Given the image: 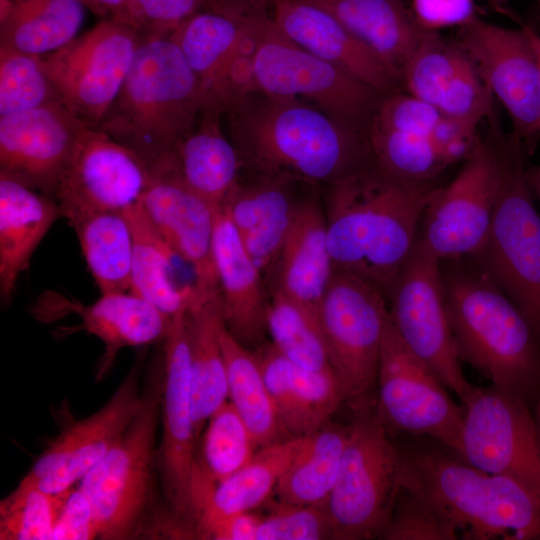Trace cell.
<instances>
[{
	"label": "cell",
	"mask_w": 540,
	"mask_h": 540,
	"mask_svg": "<svg viewBox=\"0 0 540 540\" xmlns=\"http://www.w3.org/2000/svg\"><path fill=\"white\" fill-rule=\"evenodd\" d=\"M223 115L247 172L327 187L373 161L367 131L306 100L252 89Z\"/></svg>",
	"instance_id": "cell-1"
},
{
	"label": "cell",
	"mask_w": 540,
	"mask_h": 540,
	"mask_svg": "<svg viewBox=\"0 0 540 540\" xmlns=\"http://www.w3.org/2000/svg\"><path fill=\"white\" fill-rule=\"evenodd\" d=\"M326 188L323 208L333 268L369 281L387 298L437 187L394 177L372 161Z\"/></svg>",
	"instance_id": "cell-2"
},
{
	"label": "cell",
	"mask_w": 540,
	"mask_h": 540,
	"mask_svg": "<svg viewBox=\"0 0 540 540\" xmlns=\"http://www.w3.org/2000/svg\"><path fill=\"white\" fill-rule=\"evenodd\" d=\"M460 361L495 388L529 402L540 392V340L510 298L469 259L441 261Z\"/></svg>",
	"instance_id": "cell-3"
},
{
	"label": "cell",
	"mask_w": 540,
	"mask_h": 540,
	"mask_svg": "<svg viewBox=\"0 0 540 540\" xmlns=\"http://www.w3.org/2000/svg\"><path fill=\"white\" fill-rule=\"evenodd\" d=\"M211 106L219 105L204 92L171 38L148 37L141 39L127 77L96 129L150 168L174 150Z\"/></svg>",
	"instance_id": "cell-4"
},
{
	"label": "cell",
	"mask_w": 540,
	"mask_h": 540,
	"mask_svg": "<svg viewBox=\"0 0 540 540\" xmlns=\"http://www.w3.org/2000/svg\"><path fill=\"white\" fill-rule=\"evenodd\" d=\"M400 452L401 485L426 498L461 538L540 540V498L523 484L433 445Z\"/></svg>",
	"instance_id": "cell-5"
},
{
	"label": "cell",
	"mask_w": 540,
	"mask_h": 540,
	"mask_svg": "<svg viewBox=\"0 0 540 540\" xmlns=\"http://www.w3.org/2000/svg\"><path fill=\"white\" fill-rule=\"evenodd\" d=\"M164 384L162 346L145 368L142 405L119 442L79 482L99 526V539L140 538L159 506L154 496L156 434Z\"/></svg>",
	"instance_id": "cell-6"
},
{
	"label": "cell",
	"mask_w": 540,
	"mask_h": 540,
	"mask_svg": "<svg viewBox=\"0 0 540 540\" xmlns=\"http://www.w3.org/2000/svg\"><path fill=\"white\" fill-rule=\"evenodd\" d=\"M491 121L501 164L488 237L469 259L517 306L540 340V214L526 179L524 143Z\"/></svg>",
	"instance_id": "cell-7"
},
{
	"label": "cell",
	"mask_w": 540,
	"mask_h": 540,
	"mask_svg": "<svg viewBox=\"0 0 540 540\" xmlns=\"http://www.w3.org/2000/svg\"><path fill=\"white\" fill-rule=\"evenodd\" d=\"M356 409L336 483L324 503L332 539L380 537L401 489V452L376 411Z\"/></svg>",
	"instance_id": "cell-8"
},
{
	"label": "cell",
	"mask_w": 540,
	"mask_h": 540,
	"mask_svg": "<svg viewBox=\"0 0 540 540\" xmlns=\"http://www.w3.org/2000/svg\"><path fill=\"white\" fill-rule=\"evenodd\" d=\"M252 73L259 90L306 100L367 132L386 96L292 41L266 11L254 34Z\"/></svg>",
	"instance_id": "cell-9"
},
{
	"label": "cell",
	"mask_w": 540,
	"mask_h": 540,
	"mask_svg": "<svg viewBox=\"0 0 540 540\" xmlns=\"http://www.w3.org/2000/svg\"><path fill=\"white\" fill-rule=\"evenodd\" d=\"M385 294L369 281L333 268L318 318L329 363L346 401L370 405L389 309Z\"/></svg>",
	"instance_id": "cell-10"
},
{
	"label": "cell",
	"mask_w": 540,
	"mask_h": 540,
	"mask_svg": "<svg viewBox=\"0 0 540 540\" xmlns=\"http://www.w3.org/2000/svg\"><path fill=\"white\" fill-rule=\"evenodd\" d=\"M376 413L387 430L432 438L459 454L464 406L387 322L377 373Z\"/></svg>",
	"instance_id": "cell-11"
},
{
	"label": "cell",
	"mask_w": 540,
	"mask_h": 540,
	"mask_svg": "<svg viewBox=\"0 0 540 540\" xmlns=\"http://www.w3.org/2000/svg\"><path fill=\"white\" fill-rule=\"evenodd\" d=\"M140 42L133 28L107 18L41 59L61 104L96 129L117 97Z\"/></svg>",
	"instance_id": "cell-12"
},
{
	"label": "cell",
	"mask_w": 540,
	"mask_h": 540,
	"mask_svg": "<svg viewBox=\"0 0 540 540\" xmlns=\"http://www.w3.org/2000/svg\"><path fill=\"white\" fill-rule=\"evenodd\" d=\"M387 299L391 322L408 348L464 402L474 386L461 368L445 305L441 261L419 233Z\"/></svg>",
	"instance_id": "cell-13"
},
{
	"label": "cell",
	"mask_w": 540,
	"mask_h": 540,
	"mask_svg": "<svg viewBox=\"0 0 540 540\" xmlns=\"http://www.w3.org/2000/svg\"><path fill=\"white\" fill-rule=\"evenodd\" d=\"M500 177L499 151L490 128L456 177L436 188L424 211L419 236L440 261L471 258L481 250L490 231Z\"/></svg>",
	"instance_id": "cell-14"
},
{
	"label": "cell",
	"mask_w": 540,
	"mask_h": 540,
	"mask_svg": "<svg viewBox=\"0 0 540 540\" xmlns=\"http://www.w3.org/2000/svg\"><path fill=\"white\" fill-rule=\"evenodd\" d=\"M462 404L458 456L523 484L540 498V440L528 403L491 385L474 387Z\"/></svg>",
	"instance_id": "cell-15"
},
{
	"label": "cell",
	"mask_w": 540,
	"mask_h": 540,
	"mask_svg": "<svg viewBox=\"0 0 540 540\" xmlns=\"http://www.w3.org/2000/svg\"><path fill=\"white\" fill-rule=\"evenodd\" d=\"M144 362L141 352L105 404L92 415L68 423L20 483L56 494L80 482L119 442L139 411Z\"/></svg>",
	"instance_id": "cell-16"
},
{
	"label": "cell",
	"mask_w": 540,
	"mask_h": 540,
	"mask_svg": "<svg viewBox=\"0 0 540 540\" xmlns=\"http://www.w3.org/2000/svg\"><path fill=\"white\" fill-rule=\"evenodd\" d=\"M186 317L187 310L172 316L169 332L162 342V436L156 451V470L165 503L196 539L190 486L198 441L193 415Z\"/></svg>",
	"instance_id": "cell-17"
},
{
	"label": "cell",
	"mask_w": 540,
	"mask_h": 540,
	"mask_svg": "<svg viewBox=\"0 0 540 540\" xmlns=\"http://www.w3.org/2000/svg\"><path fill=\"white\" fill-rule=\"evenodd\" d=\"M149 176V167L135 152L86 127L54 199L68 224L97 212L124 211L140 202Z\"/></svg>",
	"instance_id": "cell-18"
},
{
	"label": "cell",
	"mask_w": 540,
	"mask_h": 540,
	"mask_svg": "<svg viewBox=\"0 0 540 540\" xmlns=\"http://www.w3.org/2000/svg\"><path fill=\"white\" fill-rule=\"evenodd\" d=\"M460 28L459 42L511 117L513 135L529 152L540 135V62L524 28H505L477 15Z\"/></svg>",
	"instance_id": "cell-19"
},
{
	"label": "cell",
	"mask_w": 540,
	"mask_h": 540,
	"mask_svg": "<svg viewBox=\"0 0 540 540\" xmlns=\"http://www.w3.org/2000/svg\"><path fill=\"white\" fill-rule=\"evenodd\" d=\"M262 12L199 10L169 36L204 92L224 111L236 97L256 88L252 53Z\"/></svg>",
	"instance_id": "cell-20"
},
{
	"label": "cell",
	"mask_w": 540,
	"mask_h": 540,
	"mask_svg": "<svg viewBox=\"0 0 540 540\" xmlns=\"http://www.w3.org/2000/svg\"><path fill=\"white\" fill-rule=\"evenodd\" d=\"M149 170L140 204L157 233L190 266L203 302L220 293L213 257L216 211L184 182L173 152Z\"/></svg>",
	"instance_id": "cell-21"
},
{
	"label": "cell",
	"mask_w": 540,
	"mask_h": 540,
	"mask_svg": "<svg viewBox=\"0 0 540 540\" xmlns=\"http://www.w3.org/2000/svg\"><path fill=\"white\" fill-rule=\"evenodd\" d=\"M86 127L61 103L0 116V174L54 198Z\"/></svg>",
	"instance_id": "cell-22"
},
{
	"label": "cell",
	"mask_w": 540,
	"mask_h": 540,
	"mask_svg": "<svg viewBox=\"0 0 540 540\" xmlns=\"http://www.w3.org/2000/svg\"><path fill=\"white\" fill-rule=\"evenodd\" d=\"M409 94L435 106L443 116L474 126L493 112V93L479 66L457 41L428 31L401 73Z\"/></svg>",
	"instance_id": "cell-23"
},
{
	"label": "cell",
	"mask_w": 540,
	"mask_h": 540,
	"mask_svg": "<svg viewBox=\"0 0 540 540\" xmlns=\"http://www.w3.org/2000/svg\"><path fill=\"white\" fill-rule=\"evenodd\" d=\"M270 17L292 41L385 95L402 91L401 78L333 15L305 0H271Z\"/></svg>",
	"instance_id": "cell-24"
},
{
	"label": "cell",
	"mask_w": 540,
	"mask_h": 540,
	"mask_svg": "<svg viewBox=\"0 0 540 540\" xmlns=\"http://www.w3.org/2000/svg\"><path fill=\"white\" fill-rule=\"evenodd\" d=\"M302 184L306 183L243 170L222 208L264 280L274 265L304 197L296 191Z\"/></svg>",
	"instance_id": "cell-25"
},
{
	"label": "cell",
	"mask_w": 540,
	"mask_h": 540,
	"mask_svg": "<svg viewBox=\"0 0 540 540\" xmlns=\"http://www.w3.org/2000/svg\"><path fill=\"white\" fill-rule=\"evenodd\" d=\"M332 272L323 205L306 195L265 280L269 295L281 293L318 315Z\"/></svg>",
	"instance_id": "cell-26"
},
{
	"label": "cell",
	"mask_w": 540,
	"mask_h": 540,
	"mask_svg": "<svg viewBox=\"0 0 540 540\" xmlns=\"http://www.w3.org/2000/svg\"><path fill=\"white\" fill-rule=\"evenodd\" d=\"M282 431L290 437L318 429L346 401L332 369L310 371L284 357L272 343L254 351Z\"/></svg>",
	"instance_id": "cell-27"
},
{
	"label": "cell",
	"mask_w": 540,
	"mask_h": 540,
	"mask_svg": "<svg viewBox=\"0 0 540 540\" xmlns=\"http://www.w3.org/2000/svg\"><path fill=\"white\" fill-rule=\"evenodd\" d=\"M213 257L226 328L242 344L258 342L267 330L270 295L223 209L216 212Z\"/></svg>",
	"instance_id": "cell-28"
},
{
	"label": "cell",
	"mask_w": 540,
	"mask_h": 540,
	"mask_svg": "<svg viewBox=\"0 0 540 540\" xmlns=\"http://www.w3.org/2000/svg\"><path fill=\"white\" fill-rule=\"evenodd\" d=\"M60 302L80 318L73 331H86L104 344L95 381L106 377L122 349L163 342L172 322L171 316L131 292L102 294L89 305L65 298Z\"/></svg>",
	"instance_id": "cell-29"
},
{
	"label": "cell",
	"mask_w": 540,
	"mask_h": 540,
	"mask_svg": "<svg viewBox=\"0 0 540 540\" xmlns=\"http://www.w3.org/2000/svg\"><path fill=\"white\" fill-rule=\"evenodd\" d=\"M62 213L51 196L0 174V297L11 302L19 276Z\"/></svg>",
	"instance_id": "cell-30"
},
{
	"label": "cell",
	"mask_w": 540,
	"mask_h": 540,
	"mask_svg": "<svg viewBox=\"0 0 540 540\" xmlns=\"http://www.w3.org/2000/svg\"><path fill=\"white\" fill-rule=\"evenodd\" d=\"M223 114L219 106L205 109L173 150L184 182L216 212L222 210L243 171L236 147L222 130Z\"/></svg>",
	"instance_id": "cell-31"
},
{
	"label": "cell",
	"mask_w": 540,
	"mask_h": 540,
	"mask_svg": "<svg viewBox=\"0 0 540 540\" xmlns=\"http://www.w3.org/2000/svg\"><path fill=\"white\" fill-rule=\"evenodd\" d=\"M305 1L333 15L400 78L408 57L428 32L402 0Z\"/></svg>",
	"instance_id": "cell-32"
},
{
	"label": "cell",
	"mask_w": 540,
	"mask_h": 540,
	"mask_svg": "<svg viewBox=\"0 0 540 540\" xmlns=\"http://www.w3.org/2000/svg\"><path fill=\"white\" fill-rule=\"evenodd\" d=\"M123 212L133 235L129 292L171 317L199 304L196 288L178 283L176 262L184 260L157 233L140 202Z\"/></svg>",
	"instance_id": "cell-33"
},
{
	"label": "cell",
	"mask_w": 540,
	"mask_h": 540,
	"mask_svg": "<svg viewBox=\"0 0 540 540\" xmlns=\"http://www.w3.org/2000/svg\"><path fill=\"white\" fill-rule=\"evenodd\" d=\"M223 323L220 293L187 311L192 404L198 443L208 419L228 401L227 371L220 342Z\"/></svg>",
	"instance_id": "cell-34"
},
{
	"label": "cell",
	"mask_w": 540,
	"mask_h": 540,
	"mask_svg": "<svg viewBox=\"0 0 540 540\" xmlns=\"http://www.w3.org/2000/svg\"><path fill=\"white\" fill-rule=\"evenodd\" d=\"M302 440L303 436L289 437L260 447L247 464L218 483L197 522L196 539L216 521L265 503Z\"/></svg>",
	"instance_id": "cell-35"
},
{
	"label": "cell",
	"mask_w": 540,
	"mask_h": 540,
	"mask_svg": "<svg viewBox=\"0 0 540 540\" xmlns=\"http://www.w3.org/2000/svg\"><path fill=\"white\" fill-rule=\"evenodd\" d=\"M348 434L349 426L328 421L304 435L272 496L289 504H324L336 483Z\"/></svg>",
	"instance_id": "cell-36"
},
{
	"label": "cell",
	"mask_w": 540,
	"mask_h": 540,
	"mask_svg": "<svg viewBox=\"0 0 540 540\" xmlns=\"http://www.w3.org/2000/svg\"><path fill=\"white\" fill-rule=\"evenodd\" d=\"M81 0H11L0 13V45L45 55L72 41L84 21Z\"/></svg>",
	"instance_id": "cell-37"
},
{
	"label": "cell",
	"mask_w": 540,
	"mask_h": 540,
	"mask_svg": "<svg viewBox=\"0 0 540 540\" xmlns=\"http://www.w3.org/2000/svg\"><path fill=\"white\" fill-rule=\"evenodd\" d=\"M200 441V453H196L192 468L190 496L194 503L205 505L217 484L247 464L258 445L230 401L208 419Z\"/></svg>",
	"instance_id": "cell-38"
},
{
	"label": "cell",
	"mask_w": 540,
	"mask_h": 540,
	"mask_svg": "<svg viewBox=\"0 0 540 540\" xmlns=\"http://www.w3.org/2000/svg\"><path fill=\"white\" fill-rule=\"evenodd\" d=\"M102 294L129 292L133 235L123 211L86 215L69 223Z\"/></svg>",
	"instance_id": "cell-39"
},
{
	"label": "cell",
	"mask_w": 540,
	"mask_h": 540,
	"mask_svg": "<svg viewBox=\"0 0 540 540\" xmlns=\"http://www.w3.org/2000/svg\"><path fill=\"white\" fill-rule=\"evenodd\" d=\"M226 364L228 399L249 428L258 447L282 440L284 434L254 352L226 328H220ZM284 439V438H283Z\"/></svg>",
	"instance_id": "cell-40"
},
{
	"label": "cell",
	"mask_w": 540,
	"mask_h": 540,
	"mask_svg": "<svg viewBox=\"0 0 540 540\" xmlns=\"http://www.w3.org/2000/svg\"><path fill=\"white\" fill-rule=\"evenodd\" d=\"M266 325L272 344L288 360L310 371L331 369L318 315L308 308L271 293Z\"/></svg>",
	"instance_id": "cell-41"
},
{
	"label": "cell",
	"mask_w": 540,
	"mask_h": 540,
	"mask_svg": "<svg viewBox=\"0 0 540 540\" xmlns=\"http://www.w3.org/2000/svg\"><path fill=\"white\" fill-rule=\"evenodd\" d=\"M368 136L373 162L394 177L433 182L449 166L429 137L377 128Z\"/></svg>",
	"instance_id": "cell-42"
},
{
	"label": "cell",
	"mask_w": 540,
	"mask_h": 540,
	"mask_svg": "<svg viewBox=\"0 0 540 540\" xmlns=\"http://www.w3.org/2000/svg\"><path fill=\"white\" fill-rule=\"evenodd\" d=\"M61 103L41 55L0 45V116Z\"/></svg>",
	"instance_id": "cell-43"
},
{
	"label": "cell",
	"mask_w": 540,
	"mask_h": 540,
	"mask_svg": "<svg viewBox=\"0 0 540 540\" xmlns=\"http://www.w3.org/2000/svg\"><path fill=\"white\" fill-rule=\"evenodd\" d=\"M73 488L49 493L19 482L0 502L1 540H49Z\"/></svg>",
	"instance_id": "cell-44"
},
{
	"label": "cell",
	"mask_w": 540,
	"mask_h": 540,
	"mask_svg": "<svg viewBox=\"0 0 540 540\" xmlns=\"http://www.w3.org/2000/svg\"><path fill=\"white\" fill-rule=\"evenodd\" d=\"M380 538L387 540H455L454 527L422 495L401 485Z\"/></svg>",
	"instance_id": "cell-45"
},
{
	"label": "cell",
	"mask_w": 540,
	"mask_h": 540,
	"mask_svg": "<svg viewBox=\"0 0 540 540\" xmlns=\"http://www.w3.org/2000/svg\"><path fill=\"white\" fill-rule=\"evenodd\" d=\"M268 514L261 515L256 540L332 539V529L324 504L297 505L269 502Z\"/></svg>",
	"instance_id": "cell-46"
},
{
	"label": "cell",
	"mask_w": 540,
	"mask_h": 540,
	"mask_svg": "<svg viewBox=\"0 0 540 540\" xmlns=\"http://www.w3.org/2000/svg\"><path fill=\"white\" fill-rule=\"evenodd\" d=\"M200 10V0H127L113 19L133 28L141 37L170 36Z\"/></svg>",
	"instance_id": "cell-47"
},
{
	"label": "cell",
	"mask_w": 540,
	"mask_h": 540,
	"mask_svg": "<svg viewBox=\"0 0 540 540\" xmlns=\"http://www.w3.org/2000/svg\"><path fill=\"white\" fill-rule=\"evenodd\" d=\"M442 116V113L430 103L408 92L398 91L382 99L369 129L377 128L430 137Z\"/></svg>",
	"instance_id": "cell-48"
},
{
	"label": "cell",
	"mask_w": 540,
	"mask_h": 540,
	"mask_svg": "<svg viewBox=\"0 0 540 540\" xmlns=\"http://www.w3.org/2000/svg\"><path fill=\"white\" fill-rule=\"evenodd\" d=\"M99 538L94 510L79 488L72 489L57 519L53 540H89Z\"/></svg>",
	"instance_id": "cell-49"
},
{
	"label": "cell",
	"mask_w": 540,
	"mask_h": 540,
	"mask_svg": "<svg viewBox=\"0 0 540 540\" xmlns=\"http://www.w3.org/2000/svg\"><path fill=\"white\" fill-rule=\"evenodd\" d=\"M427 31L463 26L475 16L474 0H412V12Z\"/></svg>",
	"instance_id": "cell-50"
},
{
	"label": "cell",
	"mask_w": 540,
	"mask_h": 540,
	"mask_svg": "<svg viewBox=\"0 0 540 540\" xmlns=\"http://www.w3.org/2000/svg\"><path fill=\"white\" fill-rule=\"evenodd\" d=\"M475 132L476 126L470 123L442 116L429 138L444 161L451 165L465 160L473 152L479 141Z\"/></svg>",
	"instance_id": "cell-51"
},
{
	"label": "cell",
	"mask_w": 540,
	"mask_h": 540,
	"mask_svg": "<svg viewBox=\"0 0 540 540\" xmlns=\"http://www.w3.org/2000/svg\"><path fill=\"white\" fill-rule=\"evenodd\" d=\"M261 515L242 512L224 517L204 532L202 539L213 540H256Z\"/></svg>",
	"instance_id": "cell-52"
},
{
	"label": "cell",
	"mask_w": 540,
	"mask_h": 540,
	"mask_svg": "<svg viewBox=\"0 0 540 540\" xmlns=\"http://www.w3.org/2000/svg\"><path fill=\"white\" fill-rule=\"evenodd\" d=\"M85 7L89 8L96 15L107 18L116 17L127 0H81Z\"/></svg>",
	"instance_id": "cell-53"
},
{
	"label": "cell",
	"mask_w": 540,
	"mask_h": 540,
	"mask_svg": "<svg viewBox=\"0 0 540 540\" xmlns=\"http://www.w3.org/2000/svg\"><path fill=\"white\" fill-rule=\"evenodd\" d=\"M200 10H213L233 14L249 13L243 0H200Z\"/></svg>",
	"instance_id": "cell-54"
},
{
	"label": "cell",
	"mask_w": 540,
	"mask_h": 540,
	"mask_svg": "<svg viewBox=\"0 0 540 540\" xmlns=\"http://www.w3.org/2000/svg\"><path fill=\"white\" fill-rule=\"evenodd\" d=\"M526 179L533 196L540 202V165L527 168Z\"/></svg>",
	"instance_id": "cell-55"
},
{
	"label": "cell",
	"mask_w": 540,
	"mask_h": 540,
	"mask_svg": "<svg viewBox=\"0 0 540 540\" xmlns=\"http://www.w3.org/2000/svg\"><path fill=\"white\" fill-rule=\"evenodd\" d=\"M522 27L524 28L540 62V34L531 26L524 25Z\"/></svg>",
	"instance_id": "cell-56"
},
{
	"label": "cell",
	"mask_w": 540,
	"mask_h": 540,
	"mask_svg": "<svg viewBox=\"0 0 540 540\" xmlns=\"http://www.w3.org/2000/svg\"><path fill=\"white\" fill-rule=\"evenodd\" d=\"M271 0H243L247 12L266 11Z\"/></svg>",
	"instance_id": "cell-57"
},
{
	"label": "cell",
	"mask_w": 540,
	"mask_h": 540,
	"mask_svg": "<svg viewBox=\"0 0 540 540\" xmlns=\"http://www.w3.org/2000/svg\"><path fill=\"white\" fill-rule=\"evenodd\" d=\"M534 418L537 426L538 436L540 440V392L536 398Z\"/></svg>",
	"instance_id": "cell-58"
},
{
	"label": "cell",
	"mask_w": 540,
	"mask_h": 540,
	"mask_svg": "<svg viewBox=\"0 0 540 540\" xmlns=\"http://www.w3.org/2000/svg\"><path fill=\"white\" fill-rule=\"evenodd\" d=\"M497 9H499L501 12L507 13L511 16V13L508 12L506 5L507 0H489Z\"/></svg>",
	"instance_id": "cell-59"
},
{
	"label": "cell",
	"mask_w": 540,
	"mask_h": 540,
	"mask_svg": "<svg viewBox=\"0 0 540 540\" xmlns=\"http://www.w3.org/2000/svg\"><path fill=\"white\" fill-rule=\"evenodd\" d=\"M539 3H540V0H539Z\"/></svg>",
	"instance_id": "cell-60"
}]
</instances>
